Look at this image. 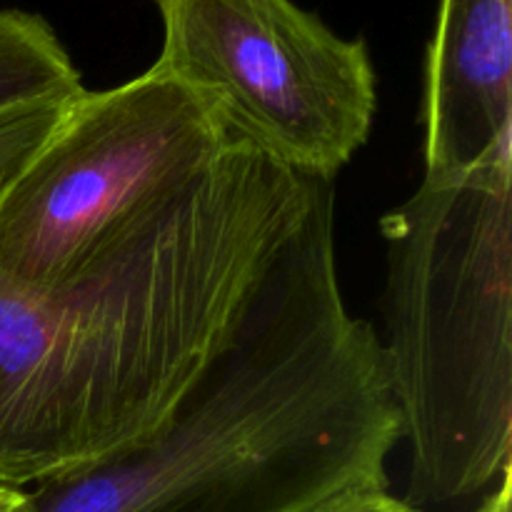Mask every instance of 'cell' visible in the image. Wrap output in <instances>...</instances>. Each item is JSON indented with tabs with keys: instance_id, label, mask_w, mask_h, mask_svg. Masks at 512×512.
I'll return each mask as SVG.
<instances>
[{
	"instance_id": "obj_1",
	"label": "cell",
	"mask_w": 512,
	"mask_h": 512,
	"mask_svg": "<svg viewBox=\"0 0 512 512\" xmlns=\"http://www.w3.org/2000/svg\"><path fill=\"white\" fill-rule=\"evenodd\" d=\"M325 180L230 143L68 283L0 278V485L23 490L145 443L240 328Z\"/></svg>"
},
{
	"instance_id": "obj_2",
	"label": "cell",
	"mask_w": 512,
	"mask_h": 512,
	"mask_svg": "<svg viewBox=\"0 0 512 512\" xmlns=\"http://www.w3.org/2000/svg\"><path fill=\"white\" fill-rule=\"evenodd\" d=\"M400 440L378 335L345 308L325 183L240 328L163 428L23 490L13 512H310L388 490L385 463Z\"/></svg>"
},
{
	"instance_id": "obj_3",
	"label": "cell",
	"mask_w": 512,
	"mask_h": 512,
	"mask_svg": "<svg viewBox=\"0 0 512 512\" xmlns=\"http://www.w3.org/2000/svg\"><path fill=\"white\" fill-rule=\"evenodd\" d=\"M512 150L423 178L380 220V355L415 508L470 498L512 455Z\"/></svg>"
},
{
	"instance_id": "obj_4",
	"label": "cell",
	"mask_w": 512,
	"mask_h": 512,
	"mask_svg": "<svg viewBox=\"0 0 512 512\" xmlns=\"http://www.w3.org/2000/svg\"><path fill=\"white\" fill-rule=\"evenodd\" d=\"M208 105L150 65L80 90L0 198V278L50 290L123 243L198 183L228 148Z\"/></svg>"
},
{
	"instance_id": "obj_5",
	"label": "cell",
	"mask_w": 512,
	"mask_h": 512,
	"mask_svg": "<svg viewBox=\"0 0 512 512\" xmlns=\"http://www.w3.org/2000/svg\"><path fill=\"white\" fill-rule=\"evenodd\" d=\"M158 68L193 90L228 143L330 180L368 143L378 78L365 40L293 0H155Z\"/></svg>"
},
{
	"instance_id": "obj_6",
	"label": "cell",
	"mask_w": 512,
	"mask_h": 512,
	"mask_svg": "<svg viewBox=\"0 0 512 512\" xmlns=\"http://www.w3.org/2000/svg\"><path fill=\"white\" fill-rule=\"evenodd\" d=\"M423 78L425 178L512 150V0H440Z\"/></svg>"
},
{
	"instance_id": "obj_7",
	"label": "cell",
	"mask_w": 512,
	"mask_h": 512,
	"mask_svg": "<svg viewBox=\"0 0 512 512\" xmlns=\"http://www.w3.org/2000/svg\"><path fill=\"white\" fill-rule=\"evenodd\" d=\"M83 90L73 58L40 15L0 8V115Z\"/></svg>"
},
{
	"instance_id": "obj_8",
	"label": "cell",
	"mask_w": 512,
	"mask_h": 512,
	"mask_svg": "<svg viewBox=\"0 0 512 512\" xmlns=\"http://www.w3.org/2000/svg\"><path fill=\"white\" fill-rule=\"evenodd\" d=\"M63 103H43L33 108L13 110L0 115V198L8 193L10 185L18 180L25 165L33 160L40 145L50 135L53 125L58 123Z\"/></svg>"
},
{
	"instance_id": "obj_9",
	"label": "cell",
	"mask_w": 512,
	"mask_h": 512,
	"mask_svg": "<svg viewBox=\"0 0 512 512\" xmlns=\"http://www.w3.org/2000/svg\"><path fill=\"white\" fill-rule=\"evenodd\" d=\"M310 512H423L408 500L395 498L388 490H363V493H348L340 498L328 500Z\"/></svg>"
},
{
	"instance_id": "obj_10",
	"label": "cell",
	"mask_w": 512,
	"mask_h": 512,
	"mask_svg": "<svg viewBox=\"0 0 512 512\" xmlns=\"http://www.w3.org/2000/svg\"><path fill=\"white\" fill-rule=\"evenodd\" d=\"M510 470L503 473V478L498 480V488L483 500L478 512H510Z\"/></svg>"
},
{
	"instance_id": "obj_11",
	"label": "cell",
	"mask_w": 512,
	"mask_h": 512,
	"mask_svg": "<svg viewBox=\"0 0 512 512\" xmlns=\"http://www.w3.org/2000/svg\"><path fill=\"white\" fill-rule=\"evenodd\" d=\"M23 500V490H13V488H3L0 485V512H13Z\"/></svg>"
}]
</instances>
